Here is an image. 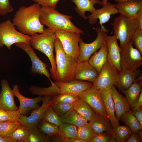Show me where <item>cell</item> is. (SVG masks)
<instances>
[{
    "label": "cell",
    "mask_w": 142,
    "mask_h": 142,
    "mask_svg": "<svg viewBox=\"0 0 142 142\" xmlns=\"http://www.w3.org/2000/svg\"><path fill=\"white\" fill-rule=\"evenodd\" d=\"M41 7L35 3L28 7L23 6L19 8L14 16L12 22L19 31L30 36L44 32V26L39 20Z\"/></svg>",
    "instance_id": "1"
},
{
    "label": "cell",
    "mask_w": 142,
    "mask_h": 142,
    "mask_svg": "<svg viewBox=\"0 0 142 142\" xmlns=\"http://www.w3.org/2000/svg\"><path fill=\"white\" fill-rule=\"evenodd\" d=\"M72 17L60 13L52 7H42L40 11L39 20L42 24L53 30H67L84 34V31L72 23L70 20Z\"/></svg>",
    "instance_id": "2"
},
{
    "label": "cell",
    "mask_w": 142,
    "mask_h": 142,
    "mask_svg": "<svg viewBox=\"0 0 142 142\" xmlns=\"http://www.w3.org/2000/svg\"><path fill=\"white\" fill-rule=\"evenodd\" d=\"M54 47L56 66L55 80L60 82H69L73 79L77 61L65 53L60 41L57 37Z\"/></svg>",
    "instance_id": "3"
},
{
    "label": "cell",
    "mask_w": 142,
    "mask_h": 142,
    "mask_svg": "<svg viewBox=\"0 0 142 142\" xmlns=\"http://www.w3.org/2000/svg\"><path fill=\"white\" fill-rule=\"evenodd\" d=\"M55 32L53 29L47 28L40 34L36 33L31 36L30 44L33 49L44 54L48 58L51 67L50 72L53 80H55L56 65L53 50L54 44L56 38Z\"/></svg>",
    "instance_id": "4"
},
{
    "label": "cell",
    "mask_w": 142,
    "mask_h": 142,
    "mask_svg": "<svg viewBox=\"0 0 142 142\" xmlns=\"http://www.w3.org/2000/svg\"><path fill=\"white\" fill-rule=\"evenodd\" d=\"M114 19L113 23L114 34L119 41L120 47L122 48L131 40L138 24L136 18H128L121 14Z\"/></svg>",
    "instance_id": "5"
},
{
    "label": "cell",
    "mask_w": 142,
    "mask_h": 142,
    "mask_svg": "<svg viewBox=\"0 0 142 142\" xmlns=\"http://www.w3.org/2000/svg\"><path fill=\"white\" fill-rule=\"evenodd\" d=\"M31 36L17 31L9 19L0 22V48L4 45L9 50L13 44L21 42L30 43Z\"/></svg>",
    "instance_id": "6"
},
{
    "label": "cell",
    "mask_w": 142,
    "mask_h": 142,
    "mask_svg": "<svg viewBox=\"0 0 142 142\" xmlns=\"http://www.w3.org/2000/svg\"><path fill=\"white\" fill-rule=\"evenodd\" d=\"M95 29L97 36L92 42L87 43L84 42L80 38L79 41V52L77 61L88 60L91 55L99 49L105 43L109 31L103 25L100 27L93 28Z\"/></svg>",
    "instance_id": "7"
},
{
    "label": "cell",
    "mask_w": 142,
    "mask_h": 142,
    "mask_svg": "<svg viewBox=\"0 0 142 142\" xmlns=\"http://www.w3.org/2000/svg\"><path fill=\"white\" fill-rule=\"evenodd\" d=\"M120 49L121 70L133 72L142 65V55L134 47L131 40L124 47L120 48Z\"/></svg>",
    "instance_id": "8"
},
{
    "label": "cell",
    "mask_w": 142,
    "mask_h": 142,
    "mask_svg": "<svg viewBox=\"0 0 142 142\" xmlns=\"http://www.w3.org/2000/svg\"><path fill=\"white\" fill-rule=\"evenodd\" d=\"M56 37L61 43L63 49L67 54L77 61L79 52V41L80 34L74 31L64 30H54Z\"/></svg>",
    "instance_id": "9"
},
{
    "label": "cell",
    "mask_w": 142,
    "mask_h": 142,
    "mask_svg": "<svg viewBox=\"0 0 142 142\" xmlns=\"http://www.w3.org/2000/svg\"><path fill=\"white\" fill-rule=\"evenodd\" d=\"M115 68L107 60L100 73L92 82V86L99 90L116 86L118 74Z\"/></svg>",
    "instance_id": "10"
},
{
    "label": "cell",
    "mask_w": 142,
    "mask_h": 142,
    "mask_svg": "<svg viewBox=\"0 0 142 142\" xmlns=\"http://www.w3.org/2000/svg\"><path fill=\"white\" fill-rule=\"evenodd\" d=\"M78 95L80 98L85 100L96 113L108 119L99 90L92 86Z\"/></svg>",
    "instance_id": "11"
},
{
    "label": "cell",
    "mask_w": 142,
    "mask_h": 142,
    "mask_svg": "<svg viewBox=\"0 0 142 142\" xmlns=\"http://www.w3.org/2000/svg\"><path fill=\"white\" fill-rule=\"evenodd\" d=\"M15 45L17 47L25 51L29 56L32 63L31 70L33 73L43 74L50 79L51 74L47 69V65L38 57L30 43L21 42L16 43Z\"/></svg>",
    "instance_id": "12"
},
{
    "label": "cell",
    "mask_w": 142,
    "mask_h": 142,
    "mask_svg": "<svg viewBox=\"0 0 142 142\" xmlns=\"http://www.w3.org/2000/svg\"><path fill=\"white\" fill-rule=\"evenodd\" d=\"M43 98L42 105L35 109L29 116L20 115L19 121L21 124L24 125L29 128L36 127L51 103V96L44 95Z\"/></svg>",
    "instance_id": "13"
},
{
    "label": "cell",
    "mask_w": 142,
    "mask_h": 142,
    "mask_svg": "<svg viewBox=\"0 0 142 142\" xmlns=\"http://www.w3.org/2000/svg\"><path fill=\"white\" fill-rule=\"evenodd\" d=\"M54 83L59 89L60 94L68 93L78 95L93 85L91 82L74 79L67 82L55 81Z\"/></svg>",
    "instance_id": "14"
},
{
    "label": "cell",
    "mask_w": 142,
    "mask_h": 142,
    "mask_svg": "<svg viewBox=\"0 0 142 142\" xmlns=\"http://www.w3.org/2000/svg\"><path fill=\"white\" fill-rule=\"evenodd\" d=\"M1 84L0 108L9 111L18 110L19 108L15 104L14 98L15 96L8 80L3 79L1 82Z\"/></svg>",
    "instance_id": "15"
},
{
    "label": "cell",
    "mask_w": 142,
    "mask_h": 142,
    "mask_svg": "<svg viewBox=\"0 0 142 142\" xmlns=\"http://www.w3.org/2000/svg\"><path fill=\"white\" fill-rule=\"evenodd\" d=\"M118 13L115 4L108 2L106 4L99 9H96L94 12L87 16L89 23L91 24H95L98 19L101 26L109 21L111 15Z\"/></svg>",
    "instance_id": "16"
},
{
    "label": "cell",
    "mask_w": 142,
    "mask_h": 142,
    "mask_svg": "<svg viewBox=\"0 0 142 142\" xmlns=\"http://www.w3.org/2000/svg\"><path fill=\"white\" fill-rule=\"evenodd\" d=\"M99 73L88 60L77 61L73 79L93 82Z\"/></svg>",
    "instance_id": "17"
},
{
    "label": "cell",
    "mask_w": 142,
    "mask_h": 142,
    "mask_svg": "<svg viewBox=\"0 0 142 142\" xmlns=\"http://www.w3.org/2000/svg\"><path fill=\"white\" fill-rule=\"evenodd\" d=\"M12 89L14 96L19 100L20 104L18 107L21 115H25L31 110L40 106L38 103L42 101V96L32 98L26 97L20 92L19 87L17 84L14 85Z\"/></svg>",
    "instance_id": "18"
},
{
    "label": "cell",
    "mask_w": 142,
    "mask_h": 142,
    "mask_svg": "<svg viewBox=\"0 0 142 142\" xmlns=\"http://www.w3.org/2000/svg\"><path fill=\"white\" fill-rule=\"evenodd\" d=\"M116 36H108L105 43L108 48L107 60L119 73L121 70L120 64V47Z\"/></svg>",
    "instance_id": "19"
},
{
    "label": "cell",
    "mask_w": 142,
    "mask_h": 142,
    "mask_svg": "<svg viewBox=\"0 0 142 142\" xmlns=\"http://www.w3.org/2000/svg\"><path fill=\"white\" fill-rule=\"evenodd\" d=\"M118 13L127 17L136 18L138 12L142 10V1L132 0L115 4Z\"/></svg>",
    "instance_id": "20"
},
{
    "label": "cell",
    "mask_w": 142,
    "mask_h": 142,
    "mask_svg": "<svg viewBox=\"0 0 142 142\" xmlns=\"http://www.w3.org/2000/svg\"><path fill=\"white\" fill-rule=\"evenodd\" d=\"M111 88L99 90L106 112L113 128L119 124L115 115V108L111 94Z\"/></svg>",
    "instance_id": "21"
},
{
    "label": "cell",
    "mask_w": 142,
    "mask_h": 142,
    "mask_svg": "<svg viewBox=\"0 0 142 142\" xmlns=\"http://www.w3.org/2000/svg\"><path fill=\"white\" fill-rule=\"evenodd\" d=\"M111 94L113 100L115 112V116L118 120L126 112L130 110L131 108L125 97L120 93L114 85L111 88Z\"/></svg>",
    "instance_id": "22"
},
{
    "label": "cell",
    "mask_w": 142,
    "mask_h": 142,
    "mask_svg": "<svg viewBox=\"0 0 142 142\" xmlns=\"http://www.w3.org/2000/svg\"><path fill=\"white\" fill-rule=\"evenodd\" d=\"M141 73L140 70L138 69L133 72L121 70L118 73L116 86L121 92L128 89L135 82L136 78L140 75Z\"/></svg>",
    "instance_id": "23"
},
{
    "label": "cell",
    "mask_w": 142,
    "mask_h": 142,
    "mask_svg": "<svg viewBox=\"0 0 142 142\" xmlns=\"http://www.w3.org/2000/svg\"><path fill=\"white\" fill-rule=\"evenodd\" d=\"M89 123L96 134L105 132L111 133L113 128L108 118L96 113Z\"/></svg>",
    "instance_id": "24"
},
{
    "label": "cell",
    "mask_w": 142,
    "mask_h": 142,
    "mask_svg": "<svg viewBox=\"0 0 142 142\" xmlns=\"http://www.w3.org/2000/svg\"><path fill=\"white\" fill-rule=\"evenodd\" d=\"M76 5L75 11L82 18L85 20L87 19L85 12L88 11L91 14L93 13L95 8L94 5L99 4L101 5L100 0H70Z\"/></svg>",
    "instance_id": "25"
},
{
    "label": "cell",
    "mask_w": 142,
    "mask_h": 142,
    "mask_svg": "<svg viewBox=\"0 0 142 142\" xmlns=\"http://www.w3.org/2000/svg\"><path fill=\"white\" fill-rule=\"evenodd\" d=\"M108 50L105 43L99 50L93 54L89 60V63L99 73L107 60Z\"/></svg>",
    "instance_id": "26"
},
{
    "label": "cell",
    "mask_w": 142,
    "mask_h": 142,
    "mask_svg": "<svg viewBox=\"0 0 142 142\" xmlns=\"http://www.w3.org/2000/svg\"><path fill=\"white\" fill-rule=\"evenodd\" d=\"M73 109L88 121L91 120L96 112L84 100L80 98L72 103Z\"/></svg>",
    "instance_id": "27"
},
{
    "label": "cell",
    "mask_w": 142,
    "mask_h": 142,
    "mask_svg": "<svg viewBox=\"0 0 142 142\" xmlns=\"http://www.w3.org/2000/svg\"><path fill=\"white\" fill-rule=\"evenodd\" d=\"M62 123L73 125L77 127L84 125L88 121L73 109L60 116Z\"/></svg>",
    "instance_id": "28"
},
{
    "label": "cell",
    "mask_w": 142,
    "mask_h": 142,
    "mask_svg": "<svg viewBox=\"0 0 142 142\" xmlns=\"http://www.w3.org/2000/svg\"><path fill=\"white\" fill-rule=\"evenodd\" d=\"M142 90V85L135 81L128 89L121 91L125 95L131 109L135 105Z\"/></svg>",
    "instance_id": "29"
},
{
    "label": "cell",
    "mask_w": 142,
    "mask_h": 142,
    "mask_svg": "<svg viewBox=\"0 0 142 142\" xmlns=\"http://www.w3.org/2000/svg\"><path fill=\"white\" fill-rule=\"evenodd\" d=\"M51 86L42 87L32 85L28 88L29 91L33 95H48L53 97L60 94L59 90L54 82L49 79Z\"/></svg>",
    "instance_id": "30"
},
{
    "label": "cell",
    "mask_w": 142,
    "mask_h": 142,
    "mask_svg": "<svg viewBox=\"0 0 142 142\" xmlns=\"http://www.w3.org/2000/svg\"><path fill=\"white\" fill-rule=\"evenodd\" d=\"M77 127L74 125L62 123L59 127L58 135L62 142H67L71 138H77Z\"/></svg>",
    "instance_id": "31"
},
{
    "label": "cell",
    "mask_w": 142,
    "mask_h": 142,
    "mask_svg": "<svg viewBox=\"0 0 142 142\" xmlns=\"http://www.w3.org/2000/svg\"><path fill=\"white\" fill-rule=\"evenodd\" d=\"M132 133L131 129L126 125L118 124L113 128L111 134L115 142H125Z\"/></svg>",
    "instance_id": "32"
},
{
    "label": "cell",
    "mask_w": 142,
    "mask_h": 142,
    "mask_svg": "<svg viewBox=\"0 0 142 142\" xmlns=\"http://www.w3.org/2000/svg\"><path fill=\"white\" fill-rule=\"evenodd\" d=\"M120 120L131 129L132 132L137 133L142 129V126L131 109L122 115Z\"/></svg>",
    "instance_id": "33"
},
{
    "label": "cell",
    "mask_w": 142,
    "mask_h": 142,
    "mask_svg": "<svg viewBox=\"0 0 142 142\" xmlns=\"http://www.w3.org/2000/svg\"><path fill=\"white\" fill-rule=\"evenodd\" d=\"M59 127L53 124L41 120L36 126L38 131L48 138H50L53 136L58 134Z\"/></svg>",
    "instance_id": "34"
},
{
    "label": "cell",
    "mask_w": 142,
    "mask_h": 142,
    "mask_svg": "<svg viewBox=\"0 0 142 142\" xmlns=\"http://www.w3.org/2000/svg\"><path fill=\"white\" fill-rule=\"evenodd\" d=\"M29 128L21 124L8 137L12 142H29L28 133Z\"/></svg>",
    "instance_id": "35"
},
{
    "label": "cell",
    "mask_w": 142,
    "mask_h": 142,
    "mask_svg": "<svg viewBox=\"0 0 142 142\" xmlns=\"http://www.w3.org/2000/svg\"><path fill=\"white\" fill-rule=\"evenodd\" d=\"M96 134L89 123L83 126L77 127V138L79 139L89 142Z\"/></svg>",
    "instance_id": "36"
},
{
    "label": "cell",
    "mask_w": 142,
    "mask_h": 142,
    "mask_svg": "<svg viewBox=\"0 0 142 142\" xmlns=\"http://www.w3.org/2000/svg\"><path fill=\"white\" fill-rule=\"evenodd\" d=\"M41 120L58 126L62 123L60 116L57 114L50 105L47 109Z\"/></svg>",
    "instance_id": "37"
},
{
    "label": "cell",
    "mask_w": 142,
    "mask_h": 142,
    "mask_svg": "<svg viewBox=\"0 0 142 142\" xmlns=\"http://www.w3.org/2000/svg\"><path fill=\"white\" fill-rule=\"evenodd\" d=\"M21 124L19 121L0 122V135L8 137Z\"/></svg>",
    "instance_id": "38"
},
{
    "label": "cell",
    "mask_w": 142,
    "mask_h": 142,
    "mask_svg": "<svg viewBox=\"0 0 142 142\" xmlns=\"http://www.w3.org/2000/svg\"><path fill=\"white\" fill-rule=\"evenodd\" d=\"M29 142H49L50 138H48L41 134L36 127L29 128L28 133Z\"/></svg>",
    "instance_id": "39"
},
{
    "label": "cell",
    "mask_w": 142,
    "mask_h": 142,
    "mask_svg": "<svg viewBox=\"0 0 142 142\" xmlns=\"http://www.w3.org/2000/svg\"><path fill=\"white\" fill-rule=\"evenodd\" d=\"M20 115L19 109L16 111H9L0 108V122L19 121Z\"/></svg>",
    "instance_id": "40"
},
{
    "label": "cell",
    "mask_w": 142,
    "mask_h": 142,
    "mask_svg": "<svg viewBox=\"0 0 142 142\" xmlns=\"http://www.w3.org/2000/svg\"><path fill=\"white\" fill-rule=\"evenodd\" d=\"M80 98L79 95L70 94H59L52 97L51 103L63 102L72 104Z\"/></svg>",
    "instance_id": "41"
},
{
    "label": "cell",
    "mask_w": 142,
    "mask_h": 142,
    "mask_svg": "<svg viewBox=\"0 0 142 142\" xmlns=\"http://www.w3.org/2000/svg\"><path fill=\"white\" fill-rule=\"evenodd\" d=\"M50 105L57 114L60 116L73 109L72 103L60 102L51 103Z\"/></svg>",
    "instance_id": "42"
},
{
    "label": "cell",
    "mask_w": 142,
    "mask_h": 142,
    "mask_svg": "<svg viewBox=\"0 0 142 142\" xmlns=\"http://www.w3.org/2000/svg\"><path fill=\"white\" fill-rule=\"evenodd\" d=\"M131 40L135 48L142 55V30L138 28L133 33Z\"/></svg>",
    "instance_id": "43"
},
{
    "label": "cell",
    "mask_w": 142,
    "mask_h": 142,
    "mask_svg": "<svg viewBox=\"0 0 142 142\" xmlns=\"http://www.w3.org/2000/svg\"><path fill=\"white\" fill-rule=\"evenodd\" d=\"M115 142L112 138L111 133L105 132L96 134L89 142Z\"/></svg>",
    "instance_id": "44"
},
{
    "label": "cell",
    "mask_w": 142,
    "mask_h": 142,
    "mask_svg": "<svg viewBox=\"0 0 142 142\" xmlns=\"http://www.w3.org/2000/svg\"><path fill=\"white\" fill-rule=\"evenodd\" d=\"M9 0H0V14L5 15L13 11Z\"/></svg>",
    "instance_id": "45"
},
{
    "label": "cell",
    "mask_w": 142,
    "mask_h": 142,
    "mask_svg": "<svg viewBox=\"0 0 142 142\" xmlns=\"http://www.w3.org/2000/svg\"><path fill=\"white\" fill-rule=\"evenodd\" d=\"M39 4L41 7H50L55 9L58 2L60 0H31Z\"/></svg>",
    "instance_id": "46"
},
{
    "label": "cell",
    "mask_w": 142,
    "mask_h": 142,
    "mask_svg": "<svg viewBox=\"0 0 142 142\" xmlns=\"http://www.w3.org/2000/svg\"><path fill=\"white\" fill-rule=\"evenodd\" d=\"M142 141V135L138 132H132L125 142H141Z\"/></svg>",
    "instance_id": "47"
},
{
    "label": "cell",
    "mask_w": 142,
    "mask_h": 142,
    "mask_svg": "<svg viewBox=\"0 0 142 142\" xmlns=\"http://www.w3.org/2000/svg\"><path fill=\"white\" fill-rule=\"evenodd\" d=\"M131 110L132 111L134 115L139 123L141 126H142V106Z\"/></svg>",
    "instance_id": "48"
},
{
    "label": "cell",
    "mask_w": 142,
    "mask_h": 142,
    "mask_svg": "<svg viewBox=\"0 0 142 142\" xmlns=\"http://www.w3.org/2000/svg\"><path fill=\"white\" fill-rule=\"evenodd\" d=\"M136 19L138 24V28L142 30V10L138 13Z\"/></svg>",
    "instance_id": "49"
},
{
    "label": "cell",
    "mask_w": 142,
    "mask_h": 142,
    "mask_svg": "<svg viewBox=\"0 0 142 142\" xmlns=\"http://www.w3.org/2000/svg\"><path fill=\"white\" fill-rule=\"evenodd\" d=\"M142 106V90L134 106L131 110L136 109Z\"/></svg>",
    "instance_id": "50"
},
{
    "label": "cell",
    "mask_w": 142,
    "mask_h": 142,
    "mask_svg": "<svg viewBox=\"0 0 142 142\" xmlns=\"http://www.w3.org/2000/svg\"><path fill=\"white\" fill-rule=\"evenodd\" d=\"M0 142H12L8 137L0 135Z\"/></svg>",
    "instance_id": "51"
},
{
    "label": "cell",
    "mask_w": 142,
    "mask_h": 142,
    "mask_svg": "<svg viewBox=\"0 0 142 142\" xmlns=\"http://www.w3.org/2000/svg\"><path fill=\"white\" fill-rule=\"evenodd\" d=\"M52 137L50 139V141L52 142H62L58 134L55 135Z\"/></svg>",
    "instance_id": "52"
},
{
    "label": "cell",
    "mask_w": 142,
    "mask_h": 142,
    "mask_svg": "<svg viewBox=\"0 0 142 142\" xmlns=\"http://www.w3.org/2000/svg\"><path fill=\"white\" fill-rule=\"evenodd\" d=\"M67 142H85V141L79 139L77 138H73L68 139Z\"/></svg>",
    "instance_id": "53"
},
{
    "label": "cell",
    "mask_w": 142,
    "mask_h": 142,
    "mask_svg": "<svg viewBox=\"0 0 142 142\" xmlns=\"http://www.w3.org/2000/svg\"><path fill=\"white\" fill-rule=\"evenodd\" d=\"M142 75L141 74L137 77L135 79V81L140 85H142Z\"/></svg>",
    "instance_id": "54"
},
{
    "label": "cell",
    "mask_w": 142,
    "mask_h": 142,
    "mask_svg": "<svg viewBox=\"0 0 142 142\" xmlns=\"http://www.w3.org/2000/svg\"><path fill=\"white\" fill-rule=\"evenodd\" d=\"M108 0H102L101 1V5H102L103 6L105 5L108 2Z\"/></svg>",
    "instance_id": "55"
},
{
    "label": "cell",
    "mask_w": 142,
    "mask_h": 142,
    "mask_svg": "<svg viewBox=\"0 0 142 142\" xmlns=\"http://www.w3.org/2000/svg\"><path fill=\"white\" fill-rule=\"evenodd\" d=\"M116 2L118 3L122 2H125L127 1H130V0H114Z\"/></svg>",
    "instance_id": "56"
}]
</instances>
